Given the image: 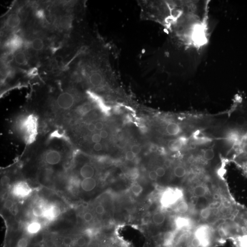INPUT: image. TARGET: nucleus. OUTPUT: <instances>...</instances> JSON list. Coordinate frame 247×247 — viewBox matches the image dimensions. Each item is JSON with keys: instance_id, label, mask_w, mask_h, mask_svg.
Masks as SVG:
<instances>
[{"instance_id": "obj_1", "label": "nucleus", "mask_w": 247, "mask_h": 247, "mask_svg": "<svg viewBox=\"0 0 247 247\" xmlns=\"http://www.w3.org/2000/svg\"><path fill=\"white\" fill-rule=\"evenodd\" d=\"M238 100L243 113L237 116L235 121L236 128L234 129L236 132L237 138L233 145L237 158L247 163V115L243 106L242 99ZM246 108L247 110V104ZM246 172L247 173V168Z\"/></svg>"}, {"instance_id": "obj_2", "label": "nucleus", "mask_w": 247, "mask_h": 247, "mask_svg": "<svg viewBox=\"0 0 247 247\" xmlns=\"http://www.w3.org/2000/svg\"><path fill=\"white\" fill-rule=\"evenodd\" d=\"M37 126V118L33 115L28 116L22 122L21 129L28 144H31L35 140L38 133Z\"/></svg>"}, {"instance_id": "obj_3", "label": "nucleus", "mask_w": 247, "mask_h": 247, "mask_svg": "<svg viewBox=\"0 0 247 247\" xmlns=\"http://www.w3.org/2000/svg\"><path fill=\"white\" fill-rule=\"evenodd\" d=\"M181 190L176 188H168L163 193L161 203L164 207H169L176 204L183 197Z\"/></svg>"}, {"instance_id": "obj_4", "label": "nucleus", "mask_w": 247, "mask_h": 247, "mask_svg": "<svg viewBox=\"0 0 247 247\" xmlns=\"http://www.w3.org/2000/svg\"><path fill=\"white\" fill-rule=\"evenodd\" d=\"M76 102L74 95L70 92H65L58 96L56 100L57 105L60 109L68 110L73 107Z\"/></svg>"}, {"instance_id": "obj_5", "label": "nucleus", "mask_w": 247, "mask_h": 247, "mask_svg": "<svg viewBox=\"0 0 247 247\" xmlns=\"http://www.w3.org/2000/svg\"><path fill=\"white\" fill-rule=\"evenodd\" d=\"M22 19L20 13L18 12L10 13L5 21L6 28L10 31H14L20 27Z\"/></svg>"}, {"instance_id": "obj_6", "label": "nucleus", "mask_w": 247, "mask_h": 247, "mask_svg": "<svg viewBox=\"0 0 247 247\" xmlns=\"http://www.w3.org/2000/svg\"><path fill=\"white\" fill-rule=\"evenodd\" d=\"M61 159L62 156L59 152L55 150H50L45 154L43 161L47 165L54 166L59 164Z\"/></svg>"}, {"instance_id": "obj_7", "label": "nucleus", "mask_w": 247, "mask_h": 247, "mask_svg": "<svg viewBox=\"0 0 247 247\" xmlns=\"http://www.w3.org/2000/svg\"><path fill=\"white\" fill-rule=\"evenodd\" d=\"M23 44L22 39L19 35L12 36L6 42V46L12 52H15L20 50Z\"/></svg>"}, {"instance_id": "obj_8", "label": "nucleus", "mask_w": 247, "mask_h": 247, "mask_svg": "<svg viewBox=\"0 0 247 247\" xmlns=\"http://www.w3.org/2000/svg\"><path fill=\"white\" fill-rule=\"evenodd\" d=\"M175 224L177 231L186 230L190 228L191 222L189 218L185 217H177L175 220Z\"/></svg>"}, {"instance_id": "obj_9", "label": "nucleus", "mask_w": 247, "mask_h": 247, "mask_svg": "<svg viewBox=\"0 0 247 247\" xmlns=\"http://www.w3.org/2000/svg\"><path fill=\"white\" fill-rule=\"evenodd\" d=\"M72 17L70 14H65L61 16L58 20L59 27L63 30H68L71 28Z\"/></svg>"}, {"instance_id": "obj_10", "label": "nucleus", "mask_w": 247, "mask_h": 247, "mask_svg": "<svg viewBox=\"0 0 247 247\" xmlns=\"http://www.w3.org/2000/svg\"><path fill=\"white\" fill-rule=\"evenodd\" d=\"M187 141L186 138L184 137H180L177 139L172 140L168 142V147L169 150L172 152H177L180 150L182 146Z\"/></svg>"}, {"instance_id": "obj_11", "label": "nucleus", "mask_w": 247, "mask_h": 247, "mask_svg": "<svg viewBox=\"0 0 247 247\" xmlns=\"http://www.w3.org/2000/svg\"><path fill=\"white\" fill-rule=\"evenodd\" d=\"M97 186L96 180L93 178L84 179L80 183L81 189L86 192L93 190Z\"/></svg>"}, {"instance_id": "obj_12", "label": "nucleus", "mask_w": 247, "mask_h": 247, "mask_svg": "<svg viewBox=\"0 0 247 247\" xmlns=\"http://www.w3.org/2000/svg\"><path fill=\"white\" fill-rule=\"evenodd\" d=\"M13 60L17 65L20 66L26 65L28 63L26 54L23 51L19 50L17 51L14 56Z\"/></svg>"}, {"instance_id": "obj_13", "label": "nucleus", "mask_w": 247, "mask_h": 247, "mask_svg": "<svg viewBox=\"0 0 247 247\" xmlns=\"http://www.w3.org/2000/svg\"><path fill=\"white\" fill-rule=\"evenodd\" d=\"M91 72L89 76L90 83L94 87H98L102 83V76L97 71H92Z\"/></svg>"}, {"instance_id": "obj_14", "label": "nucleus", "mask_w": 247, "mask_h": 247, "mask_svg": "<svg viewBox=\"0 0 247 247\" xmlns=\"http://www.w3.org/2000/svg\"><path fill=\"white\" fill-rule=\"evenodd\" d=\"M94 173V169L90 165H84L80 169V175L83 179L92 178Z\"/></svg>"}, {"instance_id": "obj_15", "label": "nucleus", "mask_w": 247, "mask_h": 247, "mask_svg": "<svg viewBox=\"0 0 247 247\" xmlns=\"http://www.w3.org/2000/svg\"><path fill=\"white\" fill-rule=\"evenodd\" d=\"M29 46L35 51H41L45 48V42L41 38L35 37L29 43Z\"/></svg>"}, {"instance_id": "obj_16", "label": "nucleus", "mask_w": 247, "mask_h": 247, "mask_svg": "<svg viewBox=\"0 0 247 247\" xmlns=\"http://www.w3.org/2000/svg\"><path fill=\"white\" fill-rule=\"evenodd\" d=\"M166 131L170 135H175L179 134L181 132V128L179 125L174 123L169 124L167 126Z\"/></svg>"}, {"instance_id": "obj_17", "label": "nucleus", "mask_w": 247, "mask_h": 247, "mask_svg": "<svg viewBox=\"0 0 247 247\" xmlns=\"http://www.w3.org/2000/svg\"><path fill=\"white\" fill-rule=\"evenodd\" d=\"M92 106L90 103H85L77 108V112L82 115H87L91 110Z\"/></svg>"}, {"instance_id": "obj_18", "label": "nucleus", "mask_w": 247, "mask_h": 247, "mask_svg": "<svg viewBox=\"0 0 247 247\" xmlns=\"http://www.w3.org/2000/svg\"><path fill=\"white\" fill-rule=\"evenodd\" d=\"M165 215L161 212H156L153 215L152 220L154 223L157 225H161L165 220Z\"/></svg>"}, {"instance_id": "obj_19", "label": "nucleus", "mask_w": 247, "mask_h": 247, "mask_svg": "<svg viewBox=\"0 0 247 247\" xmlns=\"http://www.w3.org/2000/svg\"><path fill=\"white\" fill-rule=\"evenodd\" d=\"M236 247H247V234L237 237L234 239Z\"/></svg>"}, {"instance_id": "obj_20", "label": "nucleus", "mask_w": 247, "mask_h": 247, "mask_svg": "<svg viewBox=\"0 0 247 247\" xmlns=\"http://www.w3.org/2000/svg\"><path fill=\"white\" fill-rule=\"evenodd\" d=\"M207 190L206 188L202 185H198L194 188L193 194L197 197H202L206 195Z\"/></svg>"}, {"instance_id": "obj_21", "label": "nucleus", "mask_w": 247, "mask_h": 247, "mask_svg": "<svg viewBox=\"0 0 247 247\" xmlns=\"http://www.w3.org/2000/svg\"><path fill=\"white\" fill-rule=\"evenodd\" d=\"M188 208L189 207L187 203L183 201L177 204L175 206V211L176 212L183 214L187 212Z\"/></svg>"}, {"instance_id": "obj_22", "label": "nucleus", "mask_w": 247, "mask_h": 247, "mask_svg": "<svg viewBox=\"0 0 247 247\" xmlns=\"http://www.w3.org/2000/svg\"><path fill=\"white\" fill-rule=\"evenodd\" d=\"M174 175L178 177V178H182L185 175L186 173V169L185 167L181 166L176 167L174 168Z\"/></svg>"}, {"instance_id": "obj_23", "label": "nucleus", "mask_w": 247, "mask_h": 247, "mask_svg": "<svg viewBox=\"0 0 247 247\" xmlns=\"http://www.w3.org/2000/svg\"><path fill=\"white\" fill-rule=\"evenodd\" d=\"M139 176V172L138 169L136 168H134L129 170L127 173V176L129 179L135 180L138 178Z\"/></svg>"}, {"instance_id": "obj_24", "label": "nucleus", "mask_w": 247, "mask_h": 247, "mask_svg": "<svg viewBox=\"0 0 247 247\" xmlns=\"http://www.w3.org/2000/svg\"><path fill=\"white\" fill-rule=\"evenodd\" d=\"M215 157V153L212 148L206 149L204 152V158L206 160L211 161Z\"/></svg>"}, {"instance_id": "obj_25", "label": "nucleus", "mask_w": 247, "mask_h": 247, "mask_svg": "<svg viewBox=\"0 0 247 247\" xmlns=\"http://www.w3.org/2000/svg\"><path fill=\"white\" fill-rule=\"evenodd\" d=\"M131 190L134 195H135V196H139L142 193L143 188L139 184H134L132 186Z\"/></svg>"}, {"instance_id": "obj_26", "label": "nucleus", "mask_w": 247, "mask_h": 247, "mask_svg": "<svg viewBox=\"0 0 247 247\" xmlns=\"http://www.w3.org/2000/svg\"><path fill=\"white\" fill-rule=\"evenodd\" d=\"M211 209L209 207L204 208L200 211V216L202 219H208L211 215Z\"/></svg>"}, {"instance_id": "obj_27", "label": "nucleus", "mask_w": 247, "mask_h": 247, "mask_svg": "<svg viewBox=\"0 0 247 247\" xmlns=\"http://www.w3.org/2000/svg\"><path fill=\"white\" fill-rule=\"evenodd\" d=\"M93 218H94V216L91 212H85L83 216V219L86 222L89 223L91 222Z\"/></svg>"}, {"instance_id": "obj_28", "label": "nucleus", "mask_w": 247, "mask_h": 247, "mask_svg": "<svg viewBox=\"0 0 247 247\" xmlns=\"http://www.w3.org/2000/svg\"><path fill=\"white\" fill-rule=\"evenodd\" d=\"M95 211L98 215H102L105 212V208L102 205H98L96 207Z\"/></svg>"}, {"instance_id": "obj_29", "label": "nucleus", "mask_w": 247, "mask_h": 247, "mask_svg": "<svg viewBox=\"0 0 247 247\" xmlns=\"http://www.w3.org/2000/svg\"><path fill=\"white\" fill-rule=\"evenodd\" d=\"M131 151L136 156L140 153L141 148L138 145H133L131 147Z\"/></svg>"}, {"instance_id": "obj_30", "label": "nucleus", "mask_w": 247, "mask_h": 247, "mask_svg": "<svg viewBox=\"0 0 247 247\" xmlns=\"http://www.w3.org/2000/svg\"><path fill=\"white\" fill-rule=\"evenodd\" d=\"M135 155L131 151H129L126 154V160L131 161L135 158Z\"/></svg>"}, {"instance_id": "obj_31", "label": "nucleus", "mask_w": 247, "mask_h": 247, "mask_svg": "<svg viewBox=\"0 0 247 247\" xmlns=\"http://www.w3.org/2000/svg\"><path fill=\"white\" fill-rule=\"evenodd\" d=\"M101 137L100 136V134H98L97 133L94 134L92 135V142H94L95 143H99L100 141H101Z\"/></svg>"}, {"instance_id": "obj_32", "label": "nucleus", "mask_w": 247, "mask_h": 247, "mask_svg": "<svg viewBox=\"0 0 247 247\" xmlns=\"http://www.w3.org/2000/svg\"><path fill=\"white\" fill-rule=\"evenodd\" d=\"M156 172L158 177H163L165 174V170L163 167H158L156 170Z\"/></svg>"}, {"instance_id": "obj_33", "label": "nucleus", "mask_w": 247, "mask_h": 247, "mask_svg": "<svg viewBox=\"0 0 247 247\" xmlns=\"http://www.w3.org/2000/svg\"><path fill=\"white\" fill-rule=\"evenodd\" d=\"M158 176L157 173L155 171H152L149 173V177L150 179L152 180H156L158 179Z\"/></svg>"}, {"instance_id": "obj_34", "label": "nucleus", "mask_w": 247, "mask_h": 247, "mask_svg": "<svg viewBox=\"0 0 247 247\" xmlns=\"http://www.w3.org/2000/svg\"><path fill=\"white\" fill-rule=\"evenodd\" d=\"M221 206V203L219 202H216L213 203L211 204L209 206L210 208L212 209H218L220 208Z\"/></svg>"}, {"instance_id": "obj_35", "label": "nucleus", "mask_w": 247, "mask_h": 247, "mask_svg": "<svg viewBox=\"0 0 247 247\" xmlns=\"http://www.w3.org/2000/svg\"><path fill=\"white\" fill-rule=\"evenodd\" d=\"M94 149L97 152H99L102 149V145L100 143H95L94 146Z\"/></svg>"}, {"instance_id": "obj_36", "label": "nucleus", "mask_w": 247, "mask_h": 247, "mask_svg": "<svg viewBox=\"0 0 247 247\" xmlns=\"http://www.w3.org/2000/svg\"><path fill=\"white\" fill-rule=\"evenodd\" d=\"M223 206L227 208H230L231 206V203L228 199H225L222 202Z\"/></svg>"}, {"instance_id": "obj_37", "label": "nucleus", "mask_w": 247, "mask_h": 247, "mask_svg": "<svg viewBox=\"0 0 247 247\" xmlns=\"http://www.w3.org/2000/svg\"><path fill=\"white\" fill-rule=\"evenodd\" d=\"M96 129L98 130H101L103 128V124L102 122H98L95 124Z\"/></svg>"}, {"instance_id": "obj_38", "label": "nucleus", "mask_w": 247, "mask_h": 247, "mask_svg": "<svg viewBox=\"0 0 247 247\" xmlns=\"http://www.w3.org/2000/svg\"><path fill=\"white\" fill-rule=\"evenodd\" d=\"M220 211L222 214H228L229 212V208L222 206L220 207Z\"/></svg>"}, {"instance_id": "obj_39", "label": "nucleus", "mask_w": 247, "mask_h": 247, "mask_svg": "<svg viewBox=\"0 0 247 247\" xmlns=\"http://www.w3.org/2000/svg\"><path fill=\"white\" fill-rule=\"evenodd\" d=\"M88 129H89V131H90V132H94L95 130L96 129L95 125H94V124H89V126H88Z\"/></svg>"}, {"instance_id": "obj_40", "label": "nucleus", "mask_w": 247, "mask_h": 247, "mask_svg": "<svg viewBox=\"0 0 247 247\" xmlns=\"http://www.w3.org/2000/svg\"><path fill=\"white\" fill-rule=\"evenodd\" d=\"M158 150V146L156 145H152L149 148V151L152 153L156 152Z\"/></svg>"}, {"instance_id": "obj_41", "label": "nucleus", "mask_w": 247, "mask_h": 247, "mask_svg": "<svg viewBox=\"0 0 247 247\" xmlns=\"http://www.w3.org/2000/svg\"><path fill=\"white\" fill-rule=\"evenodd\" d=\"M100 135L102 138L105 139L108 137V133L106 130H102L101 132H100Z\"/></svg>"}, {"instance_id": "obj_42", "label": "nucleus", "mask_w": 247, "mask_h": 247, "mask_svg": "<svg viewBox=\"0 0 247 247\" xmlns=\"http://www.w3.org/2000/svg\"><path fill=\"white\" fill-rule=\"evenodd\" d=\"M164 164L165 166L166 167H167V168H168V167H170L171 161L168 159L166 160L165 161Z\"/></svg>"}, {"instance_id": "obj_43", "label": "nucleus", "mask_w": 247, "mask_h": 247, "mask_svg": "<svg viewBox=\"0 0 247 247\" xmlns=\"http://www.w3.org/2000/svg\"><path fill=\"white\" fill-rule=\"evenodd\" d=\"M219 211V210H218V209H213V211H212V213H213L214 215H216L218 214Z\"/></svg>"}, {"instance_id": "obj_44", "label": "nucleus", "mask_w": 247, "mask_h": 247, "mask_svg": "<svg viewBox=\"0 0 247 247\" xmlns=\"http://www.w3.org/2000/svg\"><path fill=\"white\" fill-rule=\"evenodd\" d=\"M214 198L216 199H218L219 198V196L217 194H215L214 196Z\"/></svg>"}]
</instances>
